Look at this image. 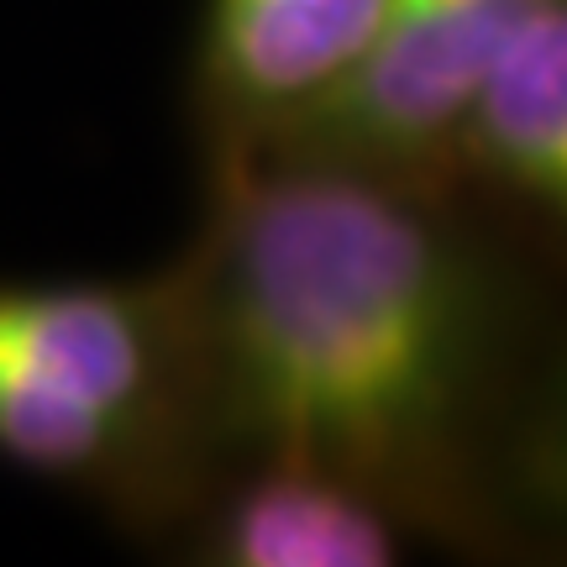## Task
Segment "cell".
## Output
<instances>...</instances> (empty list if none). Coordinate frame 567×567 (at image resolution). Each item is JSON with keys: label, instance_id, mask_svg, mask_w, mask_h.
I'll return each instance as SVG.
<instances>
[{"label": "cell", "instance_id": "3957f363", "mask_svg": "<svg viewBox=\"0 0 567 567\" xmlns=\"http://www.w3.org/2000/svg\"><path fill=\"white\" fill-rule=\"evenodd\" d=\"M536 11L542 0H389L363 59L321 101L252 142L446 184L467 105Z\"/></svg>", "mask_w": 567, "mask_h": 567}, {"label": "cell", "instance_id": "52a82bcc", "mask_svg": "<svg viewBox=\"0 0 567 567\" xmlns=\"http://www.w3.org/2000/svg\"><path fill=\"white\" fill-rule=\"evenodd\" d=\"M505 542H567V342H551L494 457Z\"/></svg>", "mask_w": 567, "mask_h": 567}, {"label": "cell", "instance_id": "5b68a950", "mask_svg": "<svg viewBox=\"0 0 567 567\" xmlns=\"http://www.w3.org/2000/svg\"><path fill=\"white\" fill-rule=\"evenodd\" d=\"M184 520L210 567H394L421 542L384 494L300 457L216 467Z\"/></svg>", "mask_w": 567, "mask_h": 567}, {"label": "cell", "instance_id": "6da1fadb", "mask_svg": "<svg viewBox=\"0 0 567 567\" xmlns=\"http://www.w3.org/2000/svg\"><path fill=\"white\" fill-rule=\"evenodd\" d=\"M547 264L446 184L274 142L210 147L174 289L205 478L300 457L421 542L505 547L494 457L557 337Z\"/></svg>", "mask_w": 567, "mask_h": 567}, {"label": "cell", "instance_id": "8992f818", "mask_svg": "<svg viewBox=\"0 0 567 567\" xmlns=\"http://www.w3.org/2000/svg\"><path fill=\"white\" fill-rule=\"evenodd\" d=\"M384 11L389 0H205L189 90L205 147L252 142L321 101Z\"/></svg>", "mask_w": 567, "mask_h": 567}, {"label": "cell", "instance_id": "277c9868", "mask_svg": "<svg viewBox=\"0 0 567 567\" xmlns=\"http://www.w3.org/2000/svg\"><path fill=\"white\" fill-rule=\"evenodd\" d=\"M446 189L567 274V0H542L488 69L452 142Z\"/></svg>", "mask_w": 567, "mask_h": 567}, {"label": "cell", "instance_id": "7a4b0ae2", "mask_svg": "<svg viewBox=\"0 0 567 567\" xmlns=\"http://www.w3.org/2000/svg\"><path fill=\"white\" fill-rule=\"evenodd\" d=\"M0 463L179 520L205 484L168 279L0 284Z\"/></svg>", "mask_w": 567, "mask_h": 567}]
</instances>
